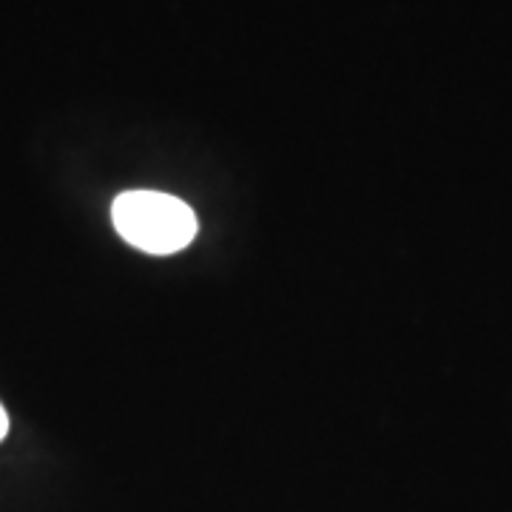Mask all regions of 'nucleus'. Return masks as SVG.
<instances>
[{
  "label": "nucleus",
  "instance_id": "f257e3e1",
  "mask_svg": "<svg viewBox=\"0 0 512 512\" xmlns=\"http://www.w3.org/2000/svg\"><path fill=\"white\" fill-rule=\"evenodd\" d=\"M111 220L128 245L154 256L177 254L197 237V217L183 200L160 191H126L111 205Z\"/></svg>",
  "mask_w": 512,
  "mask_h": 512
},
{
  "label": "nucleus",
  "instance_id": "f03ea898",
  "mask_svg": "<svg viewBox=\"0 0 512 512\" xmlns=\"http://www.w3.org/2000/svg\"><path fill=\"white\" fill-rule=\"evenodd\" d=\"M6 433H9V416H6V410L0 407V441L6 439Z\"/></svg>",
  "mask_w": 512,
  "mask_h": 512
}]
</instances>
